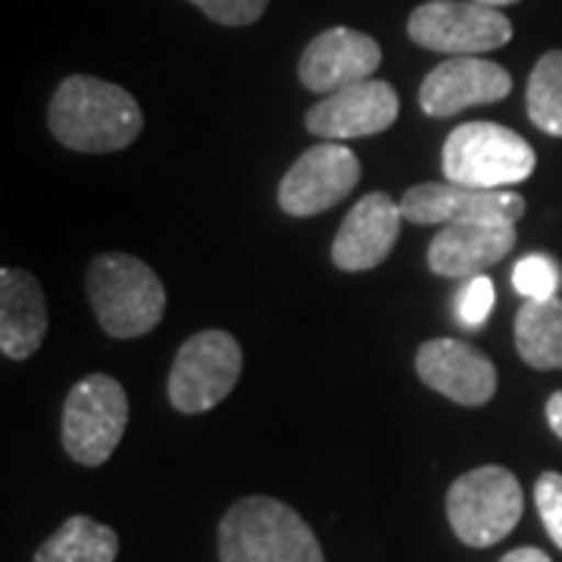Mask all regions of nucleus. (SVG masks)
Returning <instances> with one entry per match:
<instances>
[{
    "mask_svg": "<svg viewBox=\"0 0 562 562\" xmlns=\"http://www.w3.org/2000/svg\"><path fill=\"white\" fill-rule=\"evenodd\" d=\"M562 284V272L547 254H528L513 269V288L525 301H550L557 297Z\"/></svg>",
    "mask_w": 562,
    "mask_h": 562,
    "instance_id": "nucleus-21",
    "label": "nucleus"
},
{
    "mask_svg": "<svg viewBox=\"0 0 562 562\" xmlns=\"http://www.w3.org/2000/svg\"><path fill=\"white\" fill-rule=\"evenodd\" d=\"M531 144L497 122H462L441 150L443 179L469 188H513L535 172Z\"/></svg>",
    "mask_w": 562,
    "mask_h": 562,
    "instance_id": "nucleus-4",
    "label": "nucleus"
},
{
    "mask_svg": "<svg viewBox=\"0 0 562 562\" xmlns=\"http://www.w3.org/2000/svg\"><path fill=\"white\" fill-rule=\"evenodd\" d=\"M191 3L220 25H250L269 7V0H191Z\"/></svg>",
    "mask_w": 562,
    "mask_h": 562,
    "instance_id": "nucleus-24",
    "label": "nucleus"
},
{
    "mask_svg": "<svg viewBox=\"0 0 562 562\" xmlns=\"http://www.w3.org/2000/svg\"><path fill=\"white\" fill-rule=\"evenodd\" d=\"M535 506L541 513V522L550 535V541L562 550V475L543 472L535 484Z\"/></svg>",
    "mask_w": 562,
    "mask_h": 562,
    "instance_id": "nucleus-23",
    "label": "nucleus"
},
{
    "mask_svg": "<svg viewBox=\"0 0 562 562\" xmlns=\"http://www.w3.org/2000/svg\"><path fill=\"white\" fill-rule=\"evenodd\" d=\"M128 425L125 387L110 375L81 379L63 403V450L79 465H103L120 447Z\"/></svg>",
    "mask_w": 562,
    "mask_h": 562,
    "instance_id": "nucleus-7",
    "label": "nucleus"
},
{
    "mask_svg": "<svg viewBox=\"0 0 562 562\" xmlns=\"http://www.w3.org/2000/svg\"><path fill=\"white\" fill-rule=\"evenodd\" d=\"M85 291L110 338H140L160 325L166 288L160 276L132 254H101L88 262Z\"/></svg>",
    "mask_w": 562,
    "mask_h": 562,
    "instance_id": "nucleus-3",
    "label": "nucleus"
},
{
    "mask_svg": "<svg viewBox=\"0 0 562 562\" xmlns=\"http://www.w3.org/2000/svg\"><path fill=\"white\" fill-rule=\"evenodd\" d=\"M382 66V47L372 35L353 29H328L306 44L297 63V76L303 88L316 94H335L347 85H357L375 76Z\"/></svg>",
    "mask_w": 562,
    "mask_h": 562,
    "instance_id": "nucleus-12",
    "label": "nucleus"
},
{
    "mask_svg": "<svg viewBox=\"0 0 562 562\" xmlns=\"http://www.w3.org/2000/svg\"><path fill=\"white\" fill-rule=\"evenodd\" d=\"M403 220L413 225L457 222H516L525 216V198L513 188H469L457 181H422L401 201Z\"/></svg>",
    "mask_w": 562,
    "mask_h": 562,
    "instance_id": "nucleus-10",
    "label": "nucleus"
},
{
    "mask_svg": "<svg viewBox=\"0 0 562 562\" xmlns=\"http://www.w3.org/2000/svg\"><path fill=\"white\" fill-rule=\"evenodd\" d=\"M120 535L88 516H72L41 543L35 562H116Z\"/></svg>",
    "mask_w": 562,
    "mask_h": 562,
    "instance_id": "nucleus-19",
    "label": "nucleus"
},
{
    "mask_svg": "<svg viewBox=\"0 0 562 562\" xmlns=\"http://www.w3.org/2000/svg\"><path fill=\"white\" fill-rule=\"evenodd\" d=\"M501 562H553L543 550L538 547H519V550H513V553H506Z\"/></svg>",
    "mask_w": 562,
    "mask_h": 562,
    "instance_id": "nucleus-26",
    "label": "nucleus"
},
{
    "mask_svg": "<svg viewBox=\"0 0 562 562\" xmlns=\"http://www.w3.org/2000/svg\"><path fill=\"white\" fill-rule=\"evenodd\" d=\"M403 210L387 194L375 191L366 194L341 222L335 241H331V260L341 272H366L391 257L394 244L401 238Z\"/></svg>",
    "mask_w": 562,
    "mask_h": 562,
    "instance_id": "nucleus-16",
    "label": "nucleus"
},
{
    "mask_svg": "<svg viewBox=\"0 0 562 562\" xmlns=\"http://www.w3.org/2000/svg\"><path fill=\"white\" fill-rule=\"evenodd\" d=\"M244 353L238 338L222 328H206L181 344L169 369V403L198 416L220 406L241 379Z\"/></svg>",
    "mask_w": 562,
    "mask_h": 562,
    "instance_id": "nucleus-6",
    "label": "nucleus"
},
{
    "mask_svg": "<svg viewBox=\"0 0 562 562\" xmlns=\"http://www.w3.org/2000/svg\"><path fill=\"white\" fill-rule=\"evenodd\" d=\"M528 120L550 138H562V50H550L528 76Z\"/></svg>",
    "mask_w": 562,
    "mask_h": 562,
    "instance_id": "nucleus-20",
    "label": "nucleus"
},
{
    "mask_svg": "<svg viewBox=\"0 0 562 562\" xmlns=\"http://www.w3.org/2000/svg\"><path fill=\"white\" fill-rule=\"evenodd\" d=\"M516 247L513 222H457L441 225L428 244V269L441 279H472L506 260Z\"/></svg>",
    "mask_w": 562,
    "mask_h": 562,
    "instance_id": "nucleus-15",
    "label": "nucleus"
},
{
    "mask_svg": "<svg viewBox=\"0 0 562 562\" xmlns=\"http://www.w3.org/2000/svg\"><path fill=\"white\" fill-rule=\"evenodd\" d=\"M409 38L450 57H482L513 38V22L475 0H428L409 13Z\"/></svg>",
    "mask_w": 562,
    "mask_h": 562,
    "instance_id": "nucleus-8",
    "label": "nucleus"
},
{
    "mask_svg": "<svg viewBox=\"0 0 562 562\" xmlns=\"http://www.w3.org/2000/svg\"><path fill=\"white\" fill-rule=\"evenodd\" d=\"M401 113V98L397 91L379 79L357 81L347 85L335 94H325L310 113H306V128L316 138L350 140L369 138L387 132Z\"/></svg>",
    "mask_w": 562,
    "mask_h": 562,
    "instance_id": "nucleus-11",
    "label": "nucleus"
},
{
    "mask_svg": "<svg viewBox=\"0 0 562 562\" xmlns=\"http://www.w3.org/2000/svg\"><path fill=\"white\" fill-rule=\"evenodd\" d=\"M516 350L531 369H562V301H525L516 313Z\"/></svg>",
    "mask_w": 562,
    "mask_h": 562,
    "instance_id": "nucleus-18",
    "label": "nucleus"
},
{
    "mask_svg": "<svg viewBox=\"0 0 562 562\" xmlns=\"http://www.w3.org/2000/svg\"><path fill=\"white\" fill-rule=\"evenodd\" d=\"M362 169L341 140H322L303 150L279 184V206L288 216H319L357 188Z\"/></svg>",
    "mask_w": 562,
    "mask_h": 562,
    "instance_id": "nucleus-9",
    "label": "nucleus"
},
{
    "mask_svg": "<svg viewBox=\"0 0 562 562\" xmlns=\"http://www.w3.org/2000/svg\"><path fill=\"white\" fill-rule=\"evenodd\" d=\"M47 335V303L38 279L25 269H0V350L29 360Z\"/></svg>",
    "mask_w": 562,
    "mask_h": 562,
    "instance_id": "nucleus-17",
    "label": "nucleus"
},
{
    "mask_svg": "<svg viewBox=\"0 0 562 562\" xmlns=\"http://www.w3.org/2000/svg\"><path fill=\"white\" fill-rule=\"evenodd\" d=\"M494 281L487 276H472L462 284L460 297H457V319L465 328H482L484 322L491 319V310H494Z\"/></svg>",
    "mask_w": 562,
    "mask_h": 562,
    "instance_id": "nucleus-22",
    "label": "nucleus"
},
{
    "mask_svg": "<svg viewBox=\"0 0 562 562\" xmlns=\"http://www.w3.org/2000/svg\"><path fill=\"white\" fill-rule=\"evenodd\" d=\"M513 91V79L501 63L482 57H450L435 66L419 88V106L428 116H457L469 106L497 103Z\"/></svg>",
    "mask_w": 562,
    "mask_h": 562,
    "instance_id": "nucleus-14",
    "label": "nucleus"
},
{
    "mask_svg": "<svg viewBox=\"0 0 562 562\" xmlns=\"http://www.w3.org/2000/svg\"><path fill=\"white\" fill-rule=\"evenodd\" d=\"M220 562H325V553L301 513L257 494L222 516Z\"/></svg>",
    "mask_w": 562,
    "mask_h": 562,
    "instance_id": "nucleus-2",
    "label": "nucleus"
},
{
    "mask_svg": "<svg viewBox=\"0 0 562 562\" xmlns=\"http://www.w3.org/2000/svg\"><path fill=\"white\" fill-rule=\"evenodd\" d=\"M416 372L431 391L460 406H484L497 394V369L479 347L457 338L425 341L416 353Z\"/></svg>",
    "mask_w": 562,
    "mask_h": 562,
    "instance_id": "nucleus-13",
    "label": "nucleus"
},
{
    "mask_svg": "<svg viewBox=\"0 0 562 562\" xmlns=\"http://www.w3.org/2000/svg\"><path fill=\"white\" fill-rule=\"evenodd\" d=\"M50 135L79 154H113L128 147L144 128L138 101L110 81L72 76L54 91L47 106Z\"/></svg>",
    "mask_w": 562,
    "mask_h": 562,
    "instance_id": "nucleus-1",
    "label": "nucleus"
},
{
    "mask_svg": "<svg viewBox=\"0 0 562 562\" xmlns=\"http://www.w3.org/2000/svg\"><path fill=\"white\" fill-rule=\"evenodd\" d=\"M475 3H484V7H494V10H501V7H509V3H516V0H475Z\"/></svg>",
    "mask_w": 562,
    "mask_h": 562,
    "instance_id": "nucleus-27",
    "label": "nucleus"
},
{
    "mask_svg": "<svg viewBox=\"0 0 562 562\" xmlns=\"http://www.w3.org/2000/svg\"><path fill=\"white\" fill-rule=\"evenodd\" d=\"M547 422H550V428H553V435L562 438V391L557 394H550V401H547Z\"/></svg>",
    "mask_w": 562,
    "mask_h": 562,
    "instance_id": "nucleus-25",
    "label": "nucleus"
},
{
    "mask_svg": "<svg viewBox=\"0 0 562 562\" xmlns=\"http://www.w3.org/2000/svg\"><path fill=\"white\" fill-rule=\"evenodd\" d=\"M525 509L522 484L503 465H479L447 491V519L465 547H494L513 535Z\"/></svg>",
    "mask_w": 562,
    "mask_h": 562,
    "instance_id": "nucleus-5",
    "label": "nucleus"
}]
</instances>
